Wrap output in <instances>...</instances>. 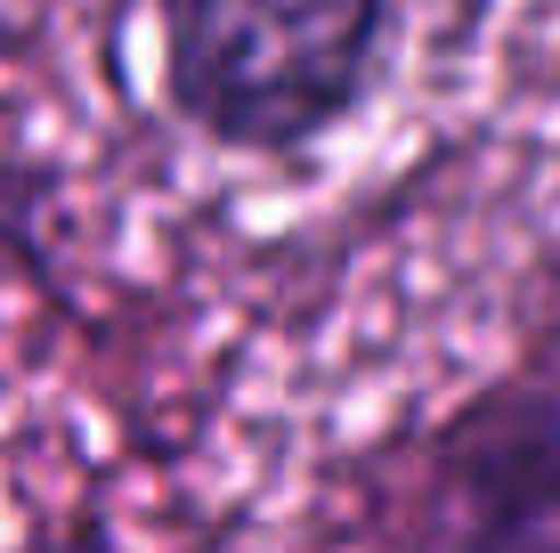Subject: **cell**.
<instances>
[{"instance_id":"6da1fadb","label":"cell","mask_w":560,"mask_h":553,"mask_svg":"<svg viewBox=\"0 0 560 553\" xmlns=\"http://www.w3.org/2000/svg\"><path fill=\"white\" fill-rule=\"evenodd\" d=\"M390 33L398 0H154V73L203 147L284 163L365 114Z\"/></svg>"},{"instance_id":"7a4b0ae2","label":"cell","mask_w":560,"mask_h":553,"mask_svg":"<svg viewBox=\"0 0 560 553\" xmlns=\"http://www.w3.org/2000/svg\"><path fill=\"white\" fill-rule=\"evenodd\" d=\"M398 553H560V383L504 375L422 424L390 505Z\"/></svg>"}]
</instances>
